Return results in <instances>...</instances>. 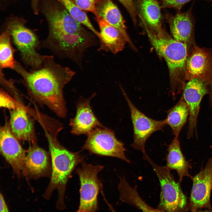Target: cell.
Listing matches in <instances>:
<instances>
[{
    "mask_svg": "<svg viewBox=\"0 0 212 212\" xmlns=\"http://www.w3.org/2000/svg\"><path fill=\"white\" fill-rule=\"evenodd\" d=\"M166 161V166L168 168L176 171L180 181L184 176H190L188 171L189 164L182 154L178 138L175 137L168 146Z\"/></svg>",
    "mask_w": 212,
    "mask_h": 212,
    "instance_id": "cell-23",
    "label": "cell"
},
{
    "mask_svg": "<svg viewBox=\"0 0 212 212\" xmlns=\"http://www.w3.org/2000/svg\"><path fill=\"white\" fill-rule=\"evenodd\" d=\"M95 17L100 29L98 37L100 42L98 50L114 54L122 50L127 42L122 33L100 16Z\"/></svg>",
    "mask_w": 212,
    "mask_h": 212,
    "instance_id": "cell-16",
    "label": "cell"
},
{
    "mask_svg": "<svg viewBox=\"0 0 212 212\" xmlns=\"http://www.w3.org/2000/svg\"><path fill=\"white\" fill-rule=\"evenodd\" d=\"M192 8L190 7L184 12H179L174 16H169L171 33L177 41L186 43L193 40L195 22Z\"/></svg>",
    "mask_w": 212,
    "mask_h": 212,
    "instance_id": "cell-17",
    "label": "cell"
},
{
    "mask_svg": "<svg viewBox=\"0 0 212 212\" xmlns=\"http://www.w3.org/2000/svg\"><path fill=\"white\" fill-rule=\"evenodd\" d=\"M206 80L199 78L191 79L184 85L182 95L189 110L187 137L191 138L196 131L200 104L203 97L209 92Z\"/></svg>",
    "mask_w": 212,
    "mask_h": 212,
    "instance_id": "cell-10",
    "label": "cell"
},
{
    "mask_svg": "<svg viewBox=\"0 0 212 212\" xmlns=\"http://www.w3.org/2000/svg\"><path fill=\"white\" fill-rule=\"evenodd\" d=\"M96 9L98 16L117 28L124 36L127 42L135 48L127 32L124 21L120 12L112 1L102 0L97 4Z\"/></svg>",
    "mask_w": 212,
    "mask_h": 212,
    "instance_id": "cell-19",
    "label": "cell"
},
{
    "mask_svg": "<svg viewBox=\"0 0 212 212\" xmlns=\"http://www.w3.org/2000/svg\"><path fill=\"white\" fill-rule=\"evenodd\" d=\"M212 61L210 54L202 49L196 47L188 57L185 80L199 78L204 80L211 70Z\"/></svg>",
    "mask_w": 212,
    "mask_h": 212,
    "instance_id": "cell-18",
    "label": "cell"
},
{
    "mask_svg": "<svg viewBox=\"0 0 212 212\" xmlns=\"http://www.w3.org/2000/svg\"><path fill=\"white\" fill-rule=\"evenodd\" d=\"M120 180L117 189L121 201L143 211L160 212L157 208L150 206L145 202L139 195L137 186L132 187L124 177L120 178Z\"/></svg>",
    "mask_w": 212,
    "mask_h": 212,
    "instance_id": "cell-22",
    "label": "cell"
},
{
    "mask_svg": "<svg viewBox=\"0 0 212 212\" xmlns=\"http://www.w3.org/2000/svg\"><path fill=\"white\" fill-rule=\"evenodd\" d=\"M45 12L49 25L48 38L62 34L78 33L86 30L63 5L49 7Z\"/></svg>",
    "mask_w": 212,
    "mask_h": 212,
    "instance_id": "cell-12",
    "label": "cell"
},
{
    "mask_svg": "<svg viewBox=\"0 0 212 212\" xmlns=\"http://www.w3.org/2000/svg\"><path fill=\"white\" fill-rule=\"evenodd\" d=\"M11 36L8 31L1 35L0 37V66L1 69L9 68L14 69L16 61L14 55L16 51L11 43Z\"/></svg>",
    "mask_w": 212,
    "mask_h": 212,
    "instance_id": "cell-25",
    "label": "cell"
},
{
    "mask_svg": "<svg viewBox=\"0 0 212 212\" xmlns=\"http://www.w3.org/2000/svg\"><path fill=\"white\" fill-rule=\"evenodd\" d=\"M121 90L129 107L133 126L134 139L131 146L143 154L145 153V145L147 140L167 125L166 119L155 120L146 116L134 105L122 88Z\"/></svg>",
    "mask_w": 212,
    "mask_h": 212,
    "instance_id": "cell-9",
    "label": "cell"
},
{
    "mask_svg": "<svg viewBox=\"0 0 212 212\" xmlns=\"http://www.w3.org/2000/svg\"><path fill=\"white\" fill-rule=\"evenodd\" d=\"M14 69L21 76L34 100L47 106L59 117L66 116L63 90L75 75L74 71L57 63L51 55H46L42 66L30 72L17 61Z\"/></svg>",
    "mask_w": 212,
    "mask_h": 212,
    "instance_id": "cell-1",
    "label": "cell"
},
{
    "mask_svg": "<svg viewBox=\"0 0 212 212\" xmlns=\"http://www.w3.org/2000/svg\"><path fill=\"white\" fill-rule=\"evenodd\" d=\"M211 189H212V184H211Z\"/></svg>",
    "mask_w": 212,
    "mask_h": 212,
    "instance_id": "cell-34",
    "label": "cell"
},
{
    "mask_svg": "<svg viewBox=\"0 0 212 212\" xmlns=\"http://www.w3.org/2000/svg\"><path fill=\"white\" fill-rule=\"evenodd\" d=\"M46 134L52 158V171L51 180L44 196L45 198H49L52 192L57 189L59 193L57 207L62 210L65 207L64 195L68 179L83 158L79 152L70 151L62 145L47 131H46Z\"/></svg>",
    "mask_w": 212,
    "mask_h": 212,
    "instance_id": "cell-2",
    "label": "cell"
},
{
    "mask_svg": "<svg viewBox=\"0 0 212 212\" xmlns=\"http://www.w3.org/2000/svg\"><path fill=\"white\" fill-rule=\"evenodd\" d=\"M27 174L33 176L44 174L49 168V157L47 152L34 143L29 148L25 162Z\"/></svg>",
    "mask_w": 212,
    "mask_h": 212,
    "instance_id": "cell-21",
    "label": "cell"
},
{
    "mask_svg": "<svg viewBox=\"0 0 212 212\" xmlns=\"http://www.w3.org/2000/svg\"><path fill=\"white\" fill-rule=\"evenodd\" d=\"M82 147L84 150L92 154L119 158L127 163L124 143L116 138L114 132L105 127H97L87 135Z\"/></svg>",
    "mask_w": 212,
    "mask_h": 212,
    "instance_id": "cell-8",
    "label": "cell"
},
{
    "mask_svg": "<svg viewBox=\"0 0 212 212\" xmlns=\"http://www.w3.org/2000/svg\"><path fill=\"white\" fill-rule=\"evenodd\" d=\"M38 1V0H32L33 6L34 8L35 9V10H36L37 9V8Z\"/></svg>",
    "mask_w": 212,
    "mask_h": 212,
    "instance_id": "cell-32",
    "label": "cell"
},
{
    "mask_svg": "<svg viewBox=\"0 0 212 212\" xmlns=\"http://www.w3.org/2000/svg\"><path fill=\"white\" fill-rule=\"evenodd\" d=\"M18 139L12 132L7 122L1 127V152L17 174H27L25 165L26 156Z\"/></svg>",
    "mask_w": 212,
    "mask_h": 212,
    "instance_id": "cell-11",
    "label": "cell"
},
{
    "mask_svg": "<svg viewBox=\"0 0 212 212\" xmlns=\"http://www.w3.org/2000/svg\"><path fill=\"white\" fill-rule=\"evenodd\" d=\"M144 26L152 45L158 55L163 57L167 63L171 91L174 95L184 86L188 57L186 44L175 40L165 32L156 34L145 25Z\"/></svg>",
    "mask_w": 212,
    "mask_h": 212,
    "instance_id": "cell-3",
    "label": "cell"
},
{
    "mask_svg": "<svg viewBox=\"0 0 212 212\" xmlns=\"http://www.w3.org/2000/svg\"><path fill=\"white\" fill-rule=\"evenodd\" d=\"M143 158L151 166L155 173L160 187V201L157 208L160 212H179L185 209L187 198L179 183L177 182L166 166L155 163L147 154H143Z\"/></svg>",
    "mask_w": 212,
    "mask_h": 212,
    "instance_id": "cell-5",
    "label": "cell"
},
{
    "mask_svg": "<svg viewBox=\"0 0 212 212\" xmlns=\"http://www.w3.org/2000/svg\"><path fill=\"white\" fill-rule=\"evenodd\" d=\"M139 16L152 32L160 34L164 31L161 25L160 7L157 0H137Z\"/></svg>",
    "mask_w": 212,
    "mask_h": 212,
    "instance_id": "cell-20",
    "label": "cell"
},
{
    "mask_svg": "<svg viewBox=\"0 0 212 212\" xmlns=\"http://www.w3.org/2000/svg\"><path fill=\"white\" fill-rule=\"evenodd\" d=\"M127 9L135 24L137 22V13L133 0H117Z\"/></svg>",
    "mask_w": 212,
    "mask_h": 212,
    "instance_id": "cell-30",
    "label": "cell"
},
{
    "mask_svg": "<svg viewBox=\"0 0 212 212\" xmlns=\"http://www.w3.org/2000/svg\"><path fill=\"white\" fill-rule=\"evenodd\" d=\"M0 212L9 211L4 197L1 193L0 195Z\"/></svg>",
    "mask_w": 212,
    "mask_h": 212,
    "instance_id": "cell-31",
    "label": "cell"
},
{
    "mask_svg": "<svg viewBox=\"0 0 212 212\" xmlns=\"http://www.w3.org/2000/svg\"><path fill=\"white\" fill-rule=\"evenodd\" d=\"M209 92L210 93V94L211 95V97L212 99V80L210 82V83H209Z\"/></svg>",
    "mask_w": 212,
    "mask_h": 212,
    "instance_id": "cell-33",
    "label": "cell"
},
{
    "mask_svg": "<svg viewBox=\"0 0 212 212\" xmlns=\"http://www.w3.org/2000/svg\"><path fill=\"white\" fill-rule=\"evenodd\" d=\"M164 8H170L180 11L183 7L192 0H159Z\"/></svg>",
    "mask_w": 212,
    "mask_h": 212,
    "instance_id": "cell-29",
    "label": "cell"
},
{
    "mask_svg": "<svg viewBox=\"0 0 212 212\" xmlns=\"http://www.w3.org/2000/svg\"><path fill=\"white\" fill-rule=\"evenodd\" d=\"M96 44L94 36L86 30L76 34H64L46 39L42 47L59 57L69 59L80 67L88 49Z\"/></svg>",
    "mask_w": 212,
    "mask_h": 212,
    "instance_id": "cell-4",
    "label": "cell"
},
{
    "mask_svg": "<svg viewBox=\"0 0 212 212\" xmlns=\"http://www.w3.org/2000/svg\"><path fill=\"white\" fill-rule=\"evenodd\" d=\"M96 94L94 93L87 98H80L77 104L75 115L70 121L72 134L87 135L95 128L104 127L95 116L90 105V100Z\"/></svg>",
    "mask_w": 212,
    "mask_h": 212,
    "instance_id": "cell-14",
    "label": "cell"
},
{
    "mask_svg": "<svg viewBox=\"0 0 212 212\" xmlns=\"http://www.w3.org/2000/svg\"><path fill=\"white\" fill-rule=\"evenodd\" d=\"M208 0V1H212V0Z\"/></svg>",
    "mask_w": 212,
    "mask_h": 212,
    "instance_id": "cell-35",
    "label": "cell"
},
{
    "mask_svg": "<svg viewBox=\"0 0 212 212\" xmlns=\"http://www.w3.org/2000/svg\"><path fill=\"white\" fill-rule=\"evenodd\" d=\"M0 107L7 108L9 110L16 108L20 102L11 97L3 88L0 92Z\"/></svg>",
    "mask_w": 212,
    "mask_h": 212,
    "instance_id": "cell-28",
    "label": "cell"
},
{
    "mask_svg": "<svg viewBox=\"0 0 212 212\" xmlns=\"http://www.w3.org/2000/svg\"><path fill=\"white\" fill-rule=\"evenodd\" d=\"M84 11H89L98 16L96 7L97 4L102 0H70Z\"/></svg>",
    "mask_w": 212,
    "mask_h": 212,
    "instance_id": "cell-27",
    "label": "cell"
},
{
    "mask_svg": "<svg viewBox=\"0 0 212 212\" xmlns=\"http://www.w3.org/2000/svg\"><path fill=\"white\" fill-rule=\"evenodd\" d=\"M7 31L24 64L33 69L40 67L46 55H41L37 51L40 44L36 34L22 23L16 21L9 24Z\"/></svg>",
    "mask_w": 212,
    "mask_h": 212,
    "instance_id": "cell-6",
    "label": "cell"
},
{
    "mask_svg": "<svg viewBox=\"0 0 212 212\" xmlns=\"http://www.w3.org/2000/svg\"><path fill=\"white\" fill-rule=\"evenodd\" d=\"M212 182V159L205 168L193 178L191 196L192 211L203 208H210V196Z\"/></svg>",
    "mask_w": 212,
    "mask_h": 212,
    "instance_id": "cell-13",
    "label": "cell"
},
{
    "mask_svg": "<svg viewBox=\"0 0 212 212\" xmlns=\"http://www.w3.org/2000/svg\"><path fill=\"white\" fill-rule=\"evenodd\" d=\"M189 115V108L182 96L177 103L167 111L166 124L171 128L175 137L178 138Z\"/></svg>",
    "mask_w": 212,
    "mask_h": 212,
    "instance_id": "cell-24",
    "label": "cell"
},
{
    "mask_svg": "<svg viewBox=\"0 0 212 212\" xmlns=\"http://www.w3.org/2000/svg\"><path fill=\"white\" fill-rule=\"evenodd\" d=\"M76 170L80 181V202L77 211L93 212L98 209L97 196L101 189L98 174L103 169L101 165L87 164L83 160Z\"/></svg>",
    "mask_w": 212,
    "mask_h": 212,
    "instance_id": "cell-7",
    "label": "cell"
},
{
    "mask_svg": "<svg viewBox=\"0 0 212 212\" xmlns=\"http://www.w3.org/2000/svg\"><path fill=\"white\" fill-rule=\"evenodd\" d=\"M9 125L14 135L18 140L34 143L36 140L34 123L24 106L20 102L10 110Z\"/></svg>",
    "mask_w": 212,
    "mask_h": 212,
    "instance_id": "cell-15",
    "label": "cell"
},
{
    "mask_svg": "<svg viewBox=\"0 0 212 212\" xmlns=\"http://www.w3.org/2000/svg\"><path fill=\"white\" fill-rule=\"evenodd\" d=\"M71 16L76 21L89 29L97 37L99 32L96 30L90 20L87 14L70 0H59Z\"/></svg>",
    "mask_w": 212,
    "mask_h": 212,
    "instance_id": "cell-26",
    "label": "cell"
}]
</instances>
